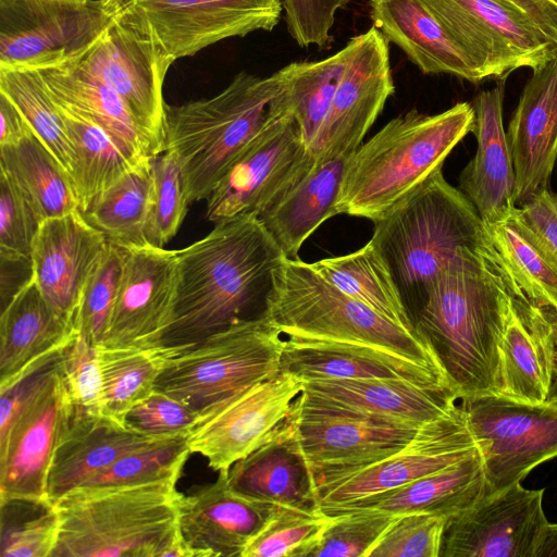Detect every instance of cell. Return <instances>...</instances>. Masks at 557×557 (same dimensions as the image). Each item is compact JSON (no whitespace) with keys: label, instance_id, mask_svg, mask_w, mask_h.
I'll return each instance as SVG.
<instances>
[{"label":"cell","instance_id":"6da1fadb","mask_svg":"<svg viewBox=\"0 0 557 557\" xmlns=\"http://www.w3.org/2000/svg\"><path fill=\"white\" fill-rule=\"evenodd\" d=\"M286 257L256 214L214 223L203 238L177 250L172 321L160 346L177 350L265 308L276 268Z\"/></svg>","mask_w":557,"mask_h":557},{"label":"cell","instance_id":"7a4b0ae2","mask_svg":"<svg viewBox=\"0 0 557 557\" xmlns=\"http://www.w3.org/2000/svg\"><path fill=\"white\" fill-rule=\"evenodd\" d=\"M515 295L524 296L499 255L457 260L428 288L414 331L459 399L496 392L498 344Z\"/></svg>","mask_w":557,"mask_h":557},{"label":"cell","instance_id":"3957f363","mask_svg":"<svg viewBox=\"0 0 557 557\" xmlns=\"http://www.w3.org/2000/svg\"><path fill=\"white\" fill-rule=\"evenodd\" d=\"M370 240L408 310L413 301L419 310L435 277L453 262L472 255H499L475 207L445 180L442 169L375 222Z\"/></svg>","mask_w":557,"mask_h":557},{"label":"cell","instance_id":"277c9868","mask_svg":"<svg viewBox=\"0 0 557 557\" xmlns=\"http://www.w3.org/2000/svg\"><path fill=\"white\" fill-rule=\"evenodd\" d=\"M474 109L458 102L437 114L416 110L386 123L346 160L338 214L374 223L422 184L472 131Z\"/></svg>","mask_w":557,"mask_h":557},{"label":"cell","instance_id":"5b68a950","mask_svg":"<svg viewBox=\"0 0 557 557\" xmlns=\"http://www.w3.org/2000/svg\"><path fill=\"white\" fill-rule=\"evenodd\" d=\"M285 76V67L268 77L243 71L211 98L166 104L165 150L181 162L188 205L206 200L255 137L292 112Z\"/></svg>","mask_w":557,"mask_h":557},{"label":"cell","instance_id":"8992f818","mask_svg":"<svg viewBox=\"0 0 557 557\" xmlns=\"http://www.w3.org/2000/svg\"><path fill=\"white\" fill-rule=\"evenodd\" d=\"M176 481L82 486L61 497L51 557H183Z\"/></svg>","mask_w":557,"mask_h":557},{"label":"cell","instance_id":"52a82bcc","mask_svg":"<svg viewBox=\"0 0 557 557\" xmlns=\"http://www.w3.org/2000/svg\"><path fill=\"white\" fill-rule=\"evenodd\" d=\"M263 314L283 336L366 344L442 367L416 332L349 297L300 259L285 258L276 268Z\"/></svg>","mask_w":557,"mask_h":557},{"label":"cell","instance_id":"ba28073f","mask_svg":"<svg viewBox=\"0 0 557 557\" xmlns=\"http://www.w3.org/2000/svg\"><path fill=\"white\" fill-rule=\"evenodd\" d=\"M284 336L261 314L239 321L168 358L154 389L206 418L281 372Z\"/></svg>","mask_w":557,"mask_h":557},{"label":"cell","instance_id":"9c48e42d","mask_svg":"<svg viewBox=\"0 0 557 557\" xmlns=\"http://www.w3.org/2000/svg\"><path fill=\"white\" fill-rule=\"evenodd\" d=\"M319 490L406 446L421 424L357 411L306 392L287 418Z\"/></svg>","mask_w":557,"mask_h":557},{"label":"cell","instance_id":"30bf717a","mask_svg":"<svg viewBox=\"0 0 557 557\" xmlns=\"http://www.w3.org/2000/svg\"><path fill=\"white\" fill-rule=\"evenodd\" d=\"M282 0H124L114 20L174 62L233 37L272 30Z\"/></svg>","mask_w":557,"mask_h":557},{"label":"cell","instance_id":"8fae6325","mask_svg":"<svg viewBox=\"0 0 557 557\" xmlns=\"http://www.w3.org/2000/svg\"><path fill=\"white\" fill-rule=\"evenodd\" d=\"M460 407L482 457L487 494L557 457V397L528 403L486 393L462 398Z\"/></svg>","mask_w":557,"mask_h":557},{"label":"cell","instance_id":"7c38bea8","mask_svg":"<svg viewBox=\"0 0 557 557\" xmlns=\"http://www.w3.org/2000/svg\"><path fill=\"white\" fill-rule=\"evenodd\" d=\"M292 112L272 120L245 148L207 200L210 222L256 214L276 202L313 165Z\"/></svg>","mask_w":557,"mask_h":557},{"label":"cell","instance_id":"4fadbf2b","mask_svg":"<svg viewBox=\"0 0 557 557\" xmlns=\"http://www.w3.org/2000/svg\"><path fill=\"white\" fill-rule=\"evenodd\" d=\"M113 16L100 0H0V66L40 69L71 60Z\"/></svg>","mask_w":557,"mask_h":557},{"label":"cell","instance_id":"5bb4252c","mask_svg":"<svg viewBox=\"0 0 557 557\" xmlns=\"http://www.w3.org/2000/svg\"><path fill=\"white\" fill-rule=\"evenodd\" d=\"M467 52L483 79L531 70L557 52L554 44L507 0H421Z\"/></svg>","mask_w":557,"mask_h":557},{"label":"cell","instance_id":"9a60e30c","mask_svg":"<svg viewBox=\"0 0 557 557\" xmlns=\"http://www.w3.org/2000/svg\"><path fill=\"white\" fill-rule=\"evenodd\" d=\"M67 61L110 87L145 133L165 150L163 84L174 61L158 46L113 17L89 47Z\"/></svg>","mask_w":557,"mask_h":557},{"label":"cell","instance_id":"2e32d148","mask_svg":"<svg viewBox=\"0 0 557 557\" xmlns=\"http://www.w3.org/2000/svg\"><path fill=\"white\" fill-rule=\"evenodd\" d=\"M339 84L310 148L315 160L349 157L394 94L389 47L374 26L352 37Z\"/></svg>","mask_w":557,"mask_h":557},{"label":"cell","instance_id":"e0dca14e","mask_svg":"<svg viewBox=\"0 0 557 557\" xmlns=\"http://www.w3.org/2000/svg\"><path fill=\"white\" fill-rule=\"evenodd\" d=\"M61 366L62 360L0 437V500L47 498L50 463L75 408Z\"/></svg>","mask_w":557,"mask_h":557},{"label":"cell","instance_id":"ac0fdd59","mask_svg":"<svg viewBox=\"0 0 557 557\" xmlns=\"http://www.w3.org/2000/svg\"><path fill=\"white\" fill-rule=\"evenodd\" d=\"M304 387L300 379L285 372L257 383L191 430L187 435L190 454L205 457L218 472L230 470L281 430Z\"/></svg>","mask_w":557,"mask_h":557},{"label":"cell","instance_id":"d6986e66","mask_svg":"<svg viewBox=\"0 0 557 557\" xmlns=\"http://www.w3.org/2000/svg\"><path fill=\"white\" fill-rule=\"evenodd\" d=\"M544 492L517 482L485 494L448 519L440 557H534L548 523Z\"/></svg>","mask_w":557,"mask_h":557},{"label":"cell","instance_id":"ffe728a7","mask_svg":"<svg viewBox=\"0 0 557 557\" xmlns=\"http://www.w3.org/2000/svg\"><path fill=\"white\" fill-rule=\"evenodd\" d=\"M476 449L466 414L457 405L447 414L421 424L398 451L323 486L318 492V506L343 505L399 487L449 467Z\"/></svg>","mask_w":557,"mask_h":557},{"label":"cell","instance_id":"44dd1931","mask_svg":"<svg viewBox=\"0 0 557 557\" xmlns=\"http://www.w3.org/2000/svg\"><path fill=\"white\" fill-rule=\"evenodd\" d=\"M176 280L177 250L124 247L117 295L100 346H160L172 321Z\"/></svg>","mask_w":557,"mask_h":557},{"label":"cell","instance_id":"7402d4cb","mask_svg":"<svg viewBox=\"0 0 557 557\" xmlns=\"http://www.w3.org/2000/svg\"><path fill=\"white\" fill-rule=\"evenodd\" d=\"M108 240L79 209L40 223L30 255L32 275L52 308L75 327L78 310Z\"/></svg>","mask_w":557,"mask_h":557},{"label":"cell","instance_id":"603a6c76","mask_svg":"<svg viewBox=\"0 0 557 557\" xmlns=\"http://www.w3.org/2000/svg\"><path fill=\"white\" fill-rule=\"evenodd\" d=\"M281 372L302 382L324 379L400 380L432 389H453L441 366L419 362L376 346L284 336ZM456 392V391H455Z\"/></svg>","mask_w":557,"mask_h":557},{"label":"cell","instance_id":"cb8c5ba5","mask_svg":"<svg viewBox=\"0 0 557 557\" xmlns=\"http://www.w3.org/2000/svg\"><path fill=\"white\" fill-rule=\"evenodd\" d=\"M273 505L232 490L228 470L177 504V532L183 557L239 556L265 523Z\"/></svg>","mask_w":557,"mask_h":557},{"label":"cell","instance_id":"d4e9b609","mask_svg":"<svg viewBox=\"0 0 557 557\" xmlns=\"http://www.w3.org/2000/svg\"><path fill=\"white\" fill-rule=\"evenodd\" d=\"M506 134L521 205L548 188L557 160V52L532 69Z\"/></svg>","mask_w":557,"mask_h":557},{"label":"cell","instance_id":"484cf974","mask_svg":"<svg viewBox=\"0 0 557 557\" xmlns=\"http://www.w3.org/2000/svg\"><path fill=\"white\" fill-rule=\"evenodd\" d=\"M472 106L476 150L460 173L459 189L485 224H492L517 205L516 172L503 122L504 86L481 91Z\"/></svg>","mask_w":557,"mask_h":557},{"label":"cell","instance_id":"4316f807","mask_svg":"<svg viewBox=\"0 0 557 557\" xmlns=\"http://www.w3.org/2000/svg\"><path fill=\"white\" fill-rule=\"evenodd\" d=\"M555 346L546 310L515 295L498 344L496 394L528 403L553 395Z\"/></svg>","mask_w":557,"mask_h":557},{"label":"cell","instance_id":"83f0119b","mask_svg":"<svg viewBox=\"0 0 557 557\" xmlns=\"http://www.w3.org/2000/svg\"><path fill=\"white\" fill-rule=\"evenodd\" d=\"M156 438L129 429L121 419L75 407L50 463L46 497L55 504L121 456Z\"/></svg>","mask_w":557,"mask_h":557},{"label":"cell","instance_id":"f1b7e54d","mask_svg":"<svg viewBox=\"0 0 557 557\" xmlns=\"http://www.w3.org/2000/svg\"><path fill=\"white\" fill-rule=\"evenodd\" d=\"M373 26L399 47L423 74L483 81L467 52L421 0H369Z\"/></svg>","mask_w":557,"mask_h":557},{"label":"cell","instance_id":"f546056e","mask_svg":"<svg viewBox=\"0 0 557 557\" xmlns=\"http://www.w3.org/2000/svg\"><path fill=\"white\" fill-rule=\"evenodd\" d=\"M487 494L479 449L431 474L399 487L347 504L321 508L334 516L350 511H375L393 516L432 513L451 517Z\"/></svg>","mask_w":557,"mask_h":557},{"label":"cell","instance_id":"4dcf8cb0","mask_svg":"<svg viewBox=\"0 0 557 557\" xmlns=\"http://www.w3.org/2000/svg\"><path fill=\"white\" fill-rule=\"evenodd\" d=\"M76 329L40 292L34 276L14 292L0 319V386L40 359L65 348Z\"/></svg>","mask_w":557,"mask_h":557},{"label":"cell","instance_id":"1f68e13d","mask_svg":"<svg viewBox=\"0 0 557 557\" xmlns=\"http://www.w3.org/2000/svg\"><path fill=\"white\" fill-rule=\"evenodd\" d=\"M228 483L237 494L270 505L318 506L312 471L286 423L264 445L236 461Z\"/></svg>","mask_w":557,"mask_h":557},{"label":"cell","instance_id":"d6a6232c","mask_svg":"<svg viewBox=\"0 0 557 557\" xmlns=\"http://www.w3.org/2000/svg\"><path fill=\"white\" fill-rule=\"evenodd\" d=\"M304 383V392L331 403L418 424L447 414L459 399L453 389H432L400 380L324 379Z\"/></svg>","mask_w":557,"mask_h":557},{"label":"cell","instance_id":"836d02e7","mask_svg":"<svg viewBox=\"0 0 557 557\" xmlns=\"http://www.w3.org/2000/svg\"><path fill=\"white\" fill-rule=\"evenodd\" d=\"M348 157L315 160L311 169L258 218L288 259H299L302 244L327 219L337 200Z\"/></svg>","mask_w":557,"mask_h":557},{"label":"cell","instance_id":"e575fe53","mask_svg":"<svg viewBox=\"0 0 557 557\" xmlns=\"http://www.w3.org/2000/svg\"><path fill=\"white\" fill-rule=\"evenodd\" d=\"M52 98L102 127L141 158L163 150L138 125L123 100L106 84L70 61L35 69Z\"/></svg>","mask_w":557,"mask_h":557},{"label":"cell","instance_id":"d590c367","mask_svg":"<svg viewBox=\"0 0 557 557\" xmlns=\"http://www.w3.org/2000/svg\"><path fill=\"white\" fill-rule=\"evenodd\" d=\"M55 103L73 150L71 181L79 211L141 162L152 159L136 156L96 123Z\"/></svg>","mask_w":557,"mask_h":557},{"label":"cell","instance_id":"8d00e7d4","mask_svg":"<svg viewBox=\"0 0 557 557\" xmlns=\"http://www.w3.org/2000/svg\"><path fill=\"white\" fill-rule=\"evenodd\" d=\"M312 268L349 297L393 323L414 331V323L399 288L371 240L358 250L311 263Z\"/></svg>","mask_w":557,"mask_h":557},{"label":"cell","instance_id":"74e56055","mask_svg":"<svg viewBox=\"0 0 557 557\" xmlns=\"http://www.w3.org/2000/svg\"><path fill=\"white\" fill-rule=\"evenodd\" d=\"M0 170L20 185L40 223L78 209L70 175L33 128L16 145L0 147Z\"/></svg>","mask_w":557,"mask_h":557},{"label":"cell","instance_id":"f35d334b","mask_svg":"<svg viewBox=\"0 0 557 557\" xmlns=\"http://www.w3.org/2000/svg\"><path fill=\"white\" fill-rule=\"evenodd\" d=\"M486 225L494 247L523 295L544 310L557 311V261L521 220L518 207Z\"/></svg>","mask_w":557,"mask_h":557},{"label":"cell","instance_id":"ab89813d","mask_svg":"<svg viewBox=\"0 0 557 557\" xmlns=\"http://www.w3.org/2000/svg\"><path fill=\"white\" fill-rule=\"evenodd\" d=\"M176 349L99 345L102 375L101 412L117 419L154 391L157 379Z\"/></svg>","mask_w":557,"mask_h":557},{"label":"cell","instance_id":"60d3db41","mask_svg":"<svg viewBox=\"0 0 557 557\" xmlns=\"http://www.w3.org/2000/svg\"><path fill=\"white\" fill-rule=\"evenodd\" d=\"M151 160L141 162L81 211L86 221L101 232L108 242L122 247L147 244L144 228Z\"/></svg>","mask_w":557,"mask_h":557},{"label":"cell","instance_id":"b9f144b4","mask_svg":"<svg viewBox=\"0 0 557 557\" xmlns=\"http://www.w3.org/2000/svg\"><path fill=\"white\" fill-rule=\"evenodd\" d=\"M0 92L18 109L71 177L73 150L65 124L39 72L29 67L0 66Z\"/></svg>","mask_w":557,"mask_h":557},{"label":"cell","instance_id":"7bdbcfd3","mask_svg":"<svg viewBox=\"0 0 557 557\" xmlns=\"http://www.w3.org/2000/svg\"><path fill=\"white\" fill-rule=\"evenodd\" d=\"M347 49L319 61L293 62L285 67L284 92L310 150L331 108L344 72Z\"/></svg>","mask_w":557,"mask_h":557},{"label":"cell","instance_id":"ee69618b","mask_svg":"<svg viewBox=\"0 0 557 557\" xmlns=\"http://www.w3.org/2000/svg\"><path fill=\"white\" fill-rule=\"evenodd\" d=\"M332 520L319 506L273 505L242 557H309Z\"/></svg>","mask_w":557,"mask_h":557},{"label":"cell","instance_id":"f6af8a7d","mask_svg":"<svg viewBox=\"0 0 557 557\" xmlns=\"http://www.w3.org/2000/svg\"><path fill=\"white\" fill-rule=\"evenodd\" d=\"M1 557H51L58 542L60 519L47 498L0 500Z\"/></svg>","mask_w":557,"mask_h":557},{"label":"cell","instance_id":"bcb514c9","mask_svg":"<svg viewBox=\"0 0 557 557\" xmlns=\"http://www.w3.org/2000/svg\"><path fill=\"white\" fill-rule=\"evenodd\" d=\"M187 435L158 437L121 456L83 486L177 482L190 454Z\"/></svg>","mask_w":557,"mask_h":557},{"label":"cell","instance_id":"7dc6e473","mask_svg":"<svg viewBox=\"0 0 557 557\" xmlns=\"http://www.w3.org/2000/svg\"><path fill=\"white\" fill-rule=\"evenodd\" d=\"M182 165L169 150L151 160L144 236L147 244L164 247L177 233L187 213Z\"/></svg>","mask_w":557,"mask_h":557},{"label":"cell","instance_id":"c3c4849f","mask_svg":"<svg viewBox=\"0 0 557 557\" xmlns=\"http://www.w3.org/2000/svg\"><path fill=\"white\" fill-rule=\"evenodd\" d=\"M124 247L108 242L106 251L85 290L75 329L88 342L100 345L117 295Z\"/></svg>","mask_w":557,"mask_h":557},{"label":"cell","instance_id":"681fc988","mask_svg":"<svg viewBox=\"0 0 557 557\" xmlns=\"http://www.w3.org/2000/svg\"><path fill=\"white\" fill-rule=\"evenodd\" d=\"M449 517L432 513L398 516L368 557H440Z\"/></svg>","mask_w":557,"mask_h":557},{"label":"cell","instance_id":"f907efd6","mask_svg":"<svg viewBox=\"0 0 557 557\" xmlns=\"http://www.w3.org/2000/svg\"><path fill=\"white\" fill-rule=\"evenodd\" d=\"M332 517L331 524L309 557H368L374 544L398 516L350 511Z\"/></svg>","mask_w":557,"mask_h":557},{"label":"cell","instance_id":"816d5d0a","mask_svg":"<svg viewBox=\"0 0 557 557\" xmlns=\"http://www.w3.org/2000/svg\"><path fill=\"white\" fill-rule=\"evenodd\" d=\"M40 222L26 195L0 170V257L5 261H30L32 246Z\"/></svg>","mask_w":557,"mask_h":557},{"label":"cell","instance_id":"f5cc1de1","mask_svg":"<svg viewBox=\"0 0 557 557\" xmlns=\"http://www.w3.org/2000/svg\"><path fill=\"white\" fill-rule=\"evenodd\" d=\"M61 367L74 407L101 412L102 375L99 346L76 334L63 350Z\"/></svg>","mask_w":557,"mask_h":557},{"label":"cell","instance_id":"db71d44e","mask_svg":"<svg viewBox=\"0 0 557 557\" xmlns=\"http://www.w3.org/2000/svg\"><path fill=\"white\" fill-rule=\"evenodd\" d=\"M132 430L154 437L189 434L201 418L181 400L154 389L123 417Z\"/></svg>","mask_w":557,"mask_h":557},{"label":"cell","instance_id":"11a10c76","mask_svg":"<svg viewBox=\"0 0 557 557\" xmlns=\"http://www.w3.org/2000/svg\"><path fill=\"white\" fill-rule=\"evenodd\" d=\"M287 30L300 47H324L336 13L349 0H282Z\"/></svg>","mask_w":557,"mask_h":557},{"label":"cell","instance_id":"9f6ffc18","mask_svg":"<svg viewBox=\"0 0 557 557\" xmlns=\"http://www.w3.org/2000/svg\"><path fill=\"white\" fill-rule=\"evenodd\" d=\"M518 213L557 261V194L546 188L522 202Z\"/></svg>","mask_w":557,"mask_h":557},{"label":"cell","instance_id":"6f0895ef","mask_svg":"<svg viewBox=\"0 0 557 557\" xmlns=\"http://www.w3.org/2000/svg\"><path fill=\"white\" fill-rule=\"evenodd\" d=\"M0 116V147L16 145L32 128L18 109L1 92Z\"/></svg>","mask_w":557,"mask_h":557},{"label":"cell","instance_id":"680465c9","mask_svg":"<svg viewBox=\"0 0 557 557\" xmlns=\"http://www.w3.org/2000/svg\"><path fill=\"white\" fill-rule=\"evenodd\" d=\"M525 13L557 45V9L547 0H507Z\"/></svg>","mask_w":557,"mask_h":557},{"label":"cell","instance_id":"91938a15","mask_svg":"<svg viewBox=\"0 0 557 557\" xmlns=\"http://www.w3.org/2000/svg\"><path fill=\"white\" fill-rule=\"evenodd\" d=\"M534 557H557V522H548Z\"/></svg>","mask_w":557,"mask_h":557},{"label":"cell","instance_id":"94428289","mask_svg":"<svg viewBox=\"0 0 557 557\" xmlns=\"http://www.w3.org/2000/svg\"><path fill=\"white\" fill-rule=\"evenodd\" d=\"M546 314L550 324L552 335L554 339V346H555V384L553 389V395L550 398L557 397V311H547Z\"/></svg>","mask_w":557,"mask_h":557},{"label":"cell","instance_id":"6125c7cd","mask_svg":"<svg viewBox=\"0 0 557 557\" xmlns=\"http://www.w3.org/2000/svg\"><path fill=\"white\" fill-rule=\"evenodd\" d=\"M106 7L115 11V9L124 1V0H100Z\"/></svg>","mask_w":557,"mask_h":557},{"label":"cell","instance_id":"be15d7a7","mask_svg":"<svg viewBox=\"0 0 557 557\" xmlns=\"http://www.w3.org/2000/svg\"><path fill=\"white\" fill-rule=\"evenodd\" d=\"M547 1L550 2L557 9V0H547Z\"/></svg>","mask_w":557,"mask_h":557}]
</instances>
